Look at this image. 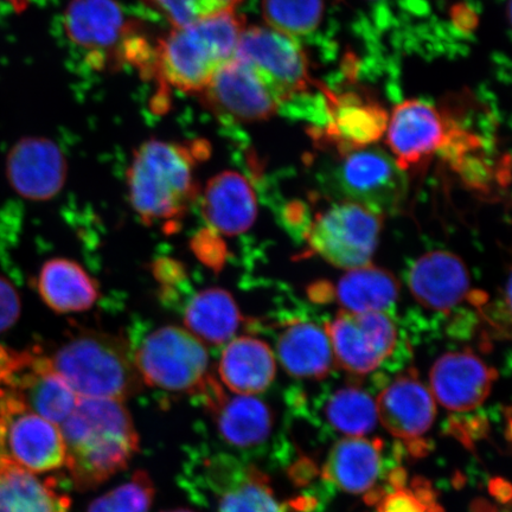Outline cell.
Here are the masks:
<instances>
[{"mask_svg":"<svg viewBox=\"0 0 512 512\" xmlns=\"http://www.w3.org/2000/svg\"><path fill=\"white\" fill-rule=\"evenodd\" d=\"M489 491L498 503L509 504L511 501V485L507 479L495 477L490 480Z\"/></svg>","mask_w":512,"mask_h":512,"instance_id":"ab89813d","label":"cell"},{"mask_svg":"<svg viewBox=\"0 0 512 512\" xmlns=\"http://www.w3.org/2000/svg\"><path fill=\"white\" fill-rule=\"evenodd\" d=\"M268 28L292 38L310 36L323 21L324 0H262Z\"/></svg>","mask_w":512,"mask_h":512,"instance_id":"4dcf8cb0","label":"cell"},{"mask_svg":"<svg viewBox=\"0 0 512 512\" xmlns=\"http://www.w3.org/2000/svg\"><path fill=\"white\" fill-rule=\"evenodd\" d=\"M325 123L313 130V137L344 153L366 149L379 142L387 131L389 115L373 99L355 92L335 94L322 87Z\"/></svg>","mask_w":512,"mask_h":512,"instance_id":"7c38bea8","label":"cell"},{"mask_svg":"<svg viewBox=\"0 0 512 512\" xmlns=\"http://www.w3.org/2000/svg\"><path fill=\"white\" fill-rule=\"evenodd\" d=\"M400 171L387 153L363 149L344 153L335 177L348 201L382 215L398 207L405 192V179Z\"/></svg>","mask_w":512,"mask_h":512,"instance_id":"4fadbf2b","label":"cell"},{"mask_svg":"<svg viewBox=\"0 0 512 512\" xmlns=\"http://www.w3.org/2000/svg\"><path fill=\"white\" fill-rule=\"evenodd\" d=\"M389 485V490L396 491L406 488L408 482V473L400 465L390 467V469L384 475Z\"/></svg>","mask_w":512,"mask_h":512,"instance_id":"60d3db41","label":"cell"},{"mask_svg":"<svg viewBox=\"0 0 512 512\" xmlns=\"http://www.w3.org/2000/svg\"><path fill=\"white\" fill-rule=\"evenodd\" d=\"M383 216L360 203L344 201L319 214L307 230L310 251L344 271L370 265Z\"/></svg>","mask_w":512,"mask_h":512,"instance_id":"8992f818","label":"cell"},{"mask_svg":"<svg viewBox=\"0 0 512 512\" xmlns=\"http://www.w3.org/2000/svg\"><path fill=\"white\" fill-rule=\"evenodd\" d=\"M324 415L332 430L348 438L363 437L376 426V401L362 388L344 387L330 396Z\"/></svg>","mask_w":512,"mask_h":512,"instance_id":"f546056e","label":"cell"},{"mask_svg":"<svg viewBox=\"0 0 512 512\" xmlns=\"http://www.w3.org/2000/svg\"><path fill=\"white\" fill-rule=\"evenodd\" d=\"M335 363L351 375L364 376L392 356L399 330L388 312L341 311L324 326Z\"/></svg>","mask_w":512,"mask_h":512,"instance_id":"30bf717a","label":"cell"},{"mask_svg":"<svg viewBox=\"0 0 512 512\" xmlns=\"http://www.w3.org/2000/svg\"><path fill=\"white\" fill-rule=\"evenodd\" d=\"M202 210L214 233L236 236L252 228L258 215V201L245 176L236 171H223L207 183Z\"/></svg>","mask_w":512,"mask_h":512,"instance_id":"603a6c76","label":"cell"},{"mask_svg":"<svg viewBox=\"0 0 512 512\" xmlns=\"http://www.w3.org/2000/svg\"><path fill=\"white\" fill-rule=\"evenodd\" d=\"M288 478L296 486H304L313 482L318 475L317 465L309 457H302L297 460L287 471Z\"/></svg>","mask_w":512,"mask_h":512,"instance_id":"74e56055","label":"cell"},{"mask_svg":"<svg viewBox=\"0 0 512 512\" xmlns=\"http://www.w3.org/2000/svg\"><path fill=\"white\" fill-rule=\"evenodd\" d=\"M38 293L57 313L91 309L99 299V286L78 262L56 258L46 262L38 274Z\"/></svg>","mask_w":512,"mask_h":512,"instance_id":"83f0119b","label":"cell"},{"mask_svg":"<svg viewBox=\"0 0 512 512\" xmlns=\"http://www.w3.org/2000/svg\"><path fill=\"white\" fill-rule=\"evenodd\" d=\"M21 315V300L10 281L0 277V334L9 330Z\"/></svg>","mask_w":512,"mask_h":512,"instance_id":"836d02e7","label":"cell"},{"mask_svg":"<svg viewBox=\"0 0 512 512\" xmlns=\"http://www.w3.org/2000/svg\"><path fill=\"white\" fill-rule=\"evenodd\" d=\"M375 401L377 418L400 443L424 439L437 416L431 390L415 370L396 377Z\"/></svg>","mask_w":512,"mask_h":512,"instance_id":"d6986e66","label":"cell"},{"mask_svg":"<svg viewBox=\"0 0 512 512\" xmlns=\"http://www.w3.org/2000/svg\"><path fill=\"white\" fill-rule=\"evenodd\" d=\"M368 2H381V0H368Z\"/></svg>","mask_w":512,"mask_h":512,"instance_id":"bcb514c9","label":"cell"},{"mask_svg":"<svg viewBox=\"0 0 512 512\" xmlns=\"http://www.w3.org/2000/svg\"><path fill=\"white\" fill-rule=\"evenodd\" d=\"M0 384H2V379H0Z\"/></svg>","mask_w":512,"mask_h":512,"instance_id":"7dc6e473","label":"cell"},{"mask_svg":"<svg viewBox=\"0 0 512 512\" xmlns=\"http://www.w3.org/2000/svg\"><path fill=\"white\" fill-rule=\"evenodd\" d=\"M208 153V144L201 142L151 139L138 147L127 171V189L145 224L174 233L197 198L195 168Z\"/></svg>","mask_w":512,"mask_h":512,"instance_id":"6da1fadb","label":"cell"},{"mask_svg":"<svg viewBox=\"0 0 512 512\" xmlns=\"http://www.w3.org/2000/svg\"><path fill=\"white\" fill-rule=\"evenodd\" d=\"M383 448V441L376 438L339 440L323 466L324 483L348 494H367L388 471Z\"/></svg>","mask_w":512,"mask_h":512,"instance_id":"cb8c5ba5","label":"cell"},{"mask_svg":"<svg viewBox=\"0 0 512 512\" xmlns=\"http://www.w3.org/2000/svg\"><path fill=\"white\" fill-rule=\"evenodd\" d=\"M407 281L416 302L432 311H452L473 296L464 261L446 251L422 255L409 268Z\"/></svg>","mask_w":512,"mask_h":512,"instance_id":"ffe728a7","label":"cell"},{"mask_svg":"<svg viewBox=\"0 0 512 512\" xmlns=\"http://www.w3.org/2000/svg\"><path fill=\"white\" fill-rule=\"evenodd\" d=\"M5 2L11 4L12 8L17 12L27 10L29 5V0H5Z\"/></svg>","mask_w":512,"mask_h":512,"instance_id":"ee69618b","label":"cell"},{"mask_svg":"<svg viewBox=\"0 0 512 512\" xmlns=\"http://www.w3.org/2000/svg\"><path fill=\"white\" fill-rule=\"evenodd\" d=\"M310 297L317 303H335L350 313L388 312L400 294L394 275L373 265L347 271L336 283L315 284Z\"/></svg>","mask_w":512,"mask_h":512,"instance_id":"7402d4cb","label":"cell"},{"mask_svg":"<svg viewBox=\"0 0 512 512\" xmlns=\"http://www.w3.org/2000/svg\"><path fill=\"white\" fill-rule=\"evenodd\" d=\"M60 428L69 477L81 491L98 488L126 469L139 448L136 427L123 401L80 399Z\"/></svg>","mask_w":512,"mask_h":512,"instance_id":"7a4b0ae2","label":"cell"},{"mask_svg":"<svg viewBox=\"0 0 512 512\" xmlns=\"http://www.w3.org/2000/svg\"><path fill=\"white\" fill-rule=\"evenodd\" d=\"M200 94L202 104L211 113L238 123L268 120L280 108L259 76L236 59L224 66Z\"/></svg>","mask_w":512,"mask_h":512,"instance_id":"5bb4252c","label":"cell"},{"mask_svg":"<svg viewBox=\"0 0 512 512\" xmlns=\"http://www.w3.org/2000/svg\"><path fill=\"white\" fill-rule=\"evenodd\" d=\"M413 495L424 505L426 512H445L438 503L437 494L432 488V484L424 477H415L412 480L411 489Z\"/></svg>","mask_w":512,"mask_h":512,"instance_id":"8d00e7d4","label":"cell"},{"mask_svg":"<svg viewBox=\"0 0 512 512\" xmlns=\"http://www.w3.org/2000/svg\"><path fill=\"white\" fill-rule=\"evenodd\" d=\"M63 24L69 40L88 51L99 66L120 54L126 60L137 40L133 24L115 0H72L64 11Z\"/></svg>","mask_w":512,"mask_h":512,"instance_id":"8fae6325","label":"cell"},{"mask_svg":"<svg viewBox=\"0 0 512 512\" xmlns=\"http://www.w3.org/2000/svg\"><path fill=\"white\" fill-rule=\"evenodd\" d=\"M70 504L53 478L40 479L0 456V512H69Z\"/></svg>","mask_w":512,"mask_h":512,"instance_id":"4316f807","label":"cell"},{"mask_svg":"<svg viewBox=\"0 0 512 512\" xmlns=\"http://www.w3.org/2000/svg\"><path fill=\"white\" fill-rule=\"evenodd\" d=\"M497 379V370L472 351L448 352L433 364L430 390L440 406L465 413L483 405Z\"/></svg>","mask_w":512,"mask_h":512,"instance_id":"2e32d148","label":"cell"},{"mask_svg":"<svg viewBox=\"0 0 512 512\" xmlns=\"http://www.w3.org/2000/svg\"><path fill=\"white\" fill-rule=\"evenodd\" d=\"M192 492H208L216 499L217 512H286L274 496L264 472L227 454L204 458L191 473Z\"/></svg>","mask_w":512,"mask_h":512,"instance_id":"9c48e42d","label":"cell"},{"mask_svg":"<svg viewBox=\"0 0 512 512\" xmlns=\"http://www.w3.org/2000/svg\"><path fill=\"white\" fill-rule=\"evenodd\" d=\"M471 512H501L495 505L490 504L485 499L478 498L471 504Z\"/></svg>","mask_w":512,"mask_h":512,"instance_id":"7bdbcfd3","label":"cell"},{"mask_svg":"<svg viewBox=\"0 0 512 512\" xmlns=\"http://www.w3.org/2000/svg\"><path fill=\"white\" fill-rule=\"evenodd\" d=\"M446 134V113L421 100H406L390 115L387 143L396 166L401 171H409L440 151Z\"/></svg>","mask_w":512,"mask_h":512,"instance_id":"9a60e30c","label":"cell"},{"mask_svg":"<svg viewBox=\"0 0 512 512\" xmlns=\"http://www.w3.org/2000/svg\"><path fill=\"white\" fill-rule=\"evenodd\" d=\"M133 362L142 382L166 392L201 396L214 380L206 347L178 326H163L145 337Z\"/></svg>","mask_w":512,"mask_h":512,"instance_id":"5b68a950","label":"cell"},{"mask_svg":"<svg viewBox=\"0 0 512 512\" xmlns=\"http://www.w3.org/2000/svg\"><path fill=\"white\" fill-rule=\"evenodd\" d=\"M174 28L185 27L203 19L235 11L243 0H146Z\"/></svg>","mask_w":512,"mask_h":512,"instance_id":"d6a6232c","label":"cell"},{"mask_svg":"<svg viewBox=\"0 0 512 512\" xmlns=\"http://www.w3.org/2000/svg\"><path fill=\"white\" fill-rule=\"evenodd\" d=\"M164 512H192L188 509H176V510H170V511H164Z\"/></svg>","mask_w":512,"mask_h":512,"instance_id":"f6af8a7d","label":"cell"},{"mask_svg":"<svg viewBox=\"0 0 512 512\" xmlns=\"http://www.w3.org/2000/svg\"><path fill=\"white\" fill-rule=\"evenodd\" d=\"M217 371L230 393L254 396L270 388L277 374V358L261 339L242 336L224 348Z\"/></svg>","mask_w":512,"mask_h":512,"instance_id":"d4e9b609","label":"cell"},{"mask_svg":"<svg viewBox=\"0 0 512 512\" xmlns=\"http://www.w3.org/2000/svg\"><path fill=\"white\" fill-rule=\"evenodd\" d=\"M213 415L220 438L230 447L252 451L270 439L274 416L255 396L227 395L214 379L201 396Z\"/></svg>","mask_w":512,"mask_h":512,"instance_id":"ac0fdd59","label":"cell"},{"mask_svg":"<svg viewBox=\"0 0 512 512\" xmlns=\"http://www.w3.org/2000/svg\"><path fill=\"white\" fill-rule=\"evenodd\" d=\"M67 159L47 138L27 137L12 146L6 159V175L12 189L31 201H48L63 189Z\"/></svg>","mask_w":512,"mask_h":512,"instance_id":"e0dca14e","label":"cell"},{"mask_svg":"<svg viewBox=\"0 0 512 512\" xmlns=\"http://www.w3.org/2000/svg\"><path fill=\"white\" fill-rule=\"evenodd\" d=\"M452 19L454 24H456V28L465 32L475 29L477 24L475 12L463 4L454 6Z\"/></svg>","mask_w":512,"mask_h":512,"instance_id":"f35d334b","label":"cell"},{"mask_svg":"<svg viewBox=\"0 0 512 512\" xmlns=\"http://www.w3.org/2000/svg\"><path fill=\"white\" fill-rule=\"evenodd\" d=\"M245 19L235 11L172 29L153 50V66L171 87L201 93L235 59Z\"/></svg>","mask_w":512,"mask_h":512,"instance_id":"3957f363","label":"cell"},{"mask_svg":"<svg viewBox=\"0 0 512 512\" xmlns=\"http://www.w3.org/2000/svg\"><path fill=\"white\" fill-rule=\"evenodd\" d=\"M47 358L80 399L124 401L142 387L127 343L106 332H79Z\"/></svg>","mask_w":512,"mask_h":512,"instance_id":"277c9868","label":"cell"},{"mask_svg":"<svg viewBox=\"0 0 512 512\" xmlns=\"http://www.w3.org/2000/svg\"><path fill=\"white\" fill-rule=\"evenodd\" d=\"M235 59L259 76L279 106L302 99L313 85L302 44L268 27H246Z\"/></svg>","mask_w":512,"mask_h":512,"instance_id":"52a82bcc","label":"cell"},{"mask_svg":"<svg viewBox=\"0 0 512 512\" xmlns=\"http://www.w3.org/2000/svg\"><path fill=\"white\" fill-rule=\"evenodd\" d=\"M277 355L287 373L302 380L325 379L335 363L325 329L302 319L285 324L278 337Z\"/></svg>","mask_w":512,"mask_h":512,"instance_id":"484cf974","label":"cell"},{"mask_svg":"<svg viewBox=\"0 0 512 512\" xmlns=\"http://www.w3.org/2000/svg\"><path fill=\"white\" fill-rule=\"evenodd\" d=\"M155 486L145 471H137L132 478L118 488L96 498L87 512H149Z\"/></svg>","mask_w":512,"mask_h":512,"instance_id":"1f68e13d","label":"cell"},{"mask_svg":"<svg viewBox=\"0 0 512 512\" xmlns=\"http://www.w3.org/2000/svg\"><path fill=\"white\" fill-rule=\"evenodd\" d=\"M184 323L190 334L211 345L229 342L242 323L232 294L219 287L206 288L189 300Z\"/></svg>","mask_w":512,"mask_h":512,"instance_id":"f1b7e54d","label":"cell"},{"mask_svg":"<svg viewBox=\"0 0 512 512\" xmlns=\"http://www.w3.org/2000/svg\"><path fill=\"white\" fill-rule=\"evenodd\" d=\"M3 386L15 393L32 412L61 426L74 412L79 396L51 369L47 356L29 352L27 360Z\"/></svg>","mask_w":512,"mask_h":512,"instance_id":"44dd1931","label":"cell"},{"mask_svg":"<svg viewBox=\"0 0 512 512\" xmlns=\"http://www.w3.org/2000/svg\"><path fill=\"white\" fill-rule=\"evenodd\" d=\"M377 512H426L424 505L409 489L388 492L377 504Z\"/></svg>","mask_w":512,"mask_h":512,"instance_id":"e575fe53","label":"cell"},{"mask_svg":"<svg viewBox=\"0 0 512 512\" xmlns=\"http://www.w3.org/2000/svg\"><path fill=\"white\" fill-rule=\"evenodd\" d=\"M0 456L32 473L60 470L67 448L60 426L32 412L0 384Z\"/></svg>","mask_w":512,"mask_h":512,"instance_id":"ba28073f","label":"cell"},{"mask_svg":"<svg viewBox=\"0 0 512 512\" xmlns=\"http://www.w3.org/2000/svg\"><path fill=\"white\" fill-rule=\"evenodd\" d=\"M196 248L197 254L203 261L211 266H222L224 258H226V248L220 239H217L216 233L213 230L201 233L198 236Z\"/></svg>","mask_w":512,"mask_h":512,"instance_id":"d590c367","label":"cell"},{"mask_svg":"<svg viewBox=\"0 0 512 512\" xmlns=\"http://www.w3.org/2000/svg\"><path fill=\"white\" fill-rule=\"evenodd\" d=\"M288 505L294 512H315L320 502L316 495L307 494L294 498Z\"/></svg>","mask_w":512,"mask_h":512,"instance_id":"b9f144b4","label":"cell"}]
</instances>
